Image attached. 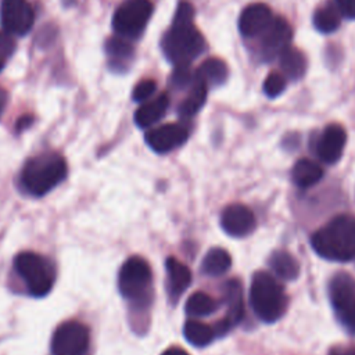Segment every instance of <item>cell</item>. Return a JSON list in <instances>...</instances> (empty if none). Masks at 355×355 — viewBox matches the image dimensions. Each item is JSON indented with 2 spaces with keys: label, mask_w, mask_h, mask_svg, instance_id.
Wrapping results in <instances>:
<instances>
[{
  "label": "cell",
  "mask_w": 355,
  "mask_h": 355,
  "mask_svg": "<svg viewBox=\"0 0 355 355\" xmlns=\"http://www.w3.org/2000/svg\"><path fill=\"white\" fill-rule=\"evenodd\" d=\"M313 250L323 258L348 262L355 258V218L338 215L313 233Z\"/></svg>",
  "instance_id": "obj_1"
},
{
  "label": "cell",
  "mask_w": 355,
  "mask_h": 355,
  "mask_svg": "<svg viewBox=\"0 0 355 355\" xmlns=\"http://www.w3.org/2000/svg\"><path fill=\"white\" fill-rule=\"evenodd\" d=\"M67 171V162L60 154H40L26 161L19 175V183L28 194L42 197L65 179Z\"/></svg>",
  "instance_id": "obj_2"
},
{
  "label": "cell",
  "mask_w": 355,
  "mask_h": 355,
  "mask_svg": "<svg viewBox=\"0 0 355 355\" xmlns=\"http://www.w3.org/2000/svg\"><path fill=\"white\" fill-rule=\"evenodd\" d=\"M161 47L165 57L175 65L190 64L204 51L205 42L193 21H172L171 29L162 37Z\"/></svg>",
  "instance_id": "obj_3"
},
{
  "label": "cell",
  "mask_w": 355,
  "mask_h": 355,
  "mask_svg": "<svg viewBox=\"0 0 355 355\" xmlns=\"http://www.w3.org/2000/svg\"><path fill=\"white\" fill-rule=\"evenodd\" d=\"M250 301L257 316L263 322H275L286 311L287 298L283 287L268 272H257L250 287Z\"/></svg>",
  "instance_id": "obj_4"
},
{
  "label": "cell",
  "mask_w": 355,
  "mask_h": 355,
  "mask_svg": "<svg viewBox=\"0 0 355 355\" xmlns=\"http://www.w3.org/2000/svg\"><path fill=\"white\" fill-rule=\"evenodd\" d=\"M14 268L32 295L43 297L53 288L55 270L43 255L32 251L19 252L14 259Z\"/></svg>",
  "instance_id": "obj_5"
},
{
  "label": "cell",
  "mask_w": 355,
  "mask_h": 355,
  "mask_svg": "<svg viewBox=\"0 0 355 355\" xmlns=\"http://www.w3.org/2000/svg\"><path fill=\"white\" fill-rule=\"evenodd\" d=\"M153 273L148 262L139 257L128 258L118 273V288L123 298L140 302L143 301L151 287Z\"/></svg>",
  "instance_id": "obj_6"
},
{
  "label": "cell",
  "mask_w": 355,
  "mask_h": 355,
  "mask_svg": "<svg viewBox=\"0 0 355 355\" xmlns=\"http://www.w3.org/2000/svg\"><path fill=\"white\" fill-rule=\"evenodd\" d=\"M153 12L150 0H125L114 12L112 28L126 39H136L144 31Z\"/></svg>",
  "instance_id": "obj_7"
},
{
  "label": "cell",
  "mask_w": 355,
  "mask_h": 355,
  "mask_svg": "<svg viewBox=\"0 0 355 355\" xmlns=\"http://www.w3.org/2000/svg\"><path fill=\"white\" fill-rule=\"evenodd\" d=\"M330 300L341 324L355 331V279L348 273H337L329 287Z\"/></svg>",
  "instance_id": "obj_8"
},
{
  "label": "cell",
  "mask_w": 355,
  "mask_h": 355,
  "mask_svg": "<svg viewBox=\"0 0 355 355\" xmlns=\"http://www.w3.org/2000/svg\"><path fill=\"white\" fill-rule=\"evenodd\" d=\"M89 347V327L78 320H67L58 324L51 338L53 355H86Z\"/></svg>",
  "instance_id": "obj_9"
},
{
  "label": "cell",
  "mask_w": 355,
  "mask_h": 355,
  "mask_svg": "<svg viewBox=\"0 0 355 355\" xmlns=\"http://www.w3.org/2000/svg\"><path fill=\"white\" fill-rule=\"evenodd\" d=\"M0 21L6 32L25 35L35 22V12L26 0H3L0 6Z\"/></svg>",
  "instance_id": "obj_10"
},
{
  "label": "cell",
  "mask_w": 355,
  "mask_h": 355,
  "mask_svg": "<svg viewBox=\"0 0 355 355\" xmlns=\"http://www.w3.org/2000/svg\"><path fill=\"white\" fill-rule=\"evenodd\" d=\"M189 137V130L182 123H165L148 130L144 136L146 143L155 153H169L180 147Z\"/></svg>",
  "instance_id": "obj_11"
},
{
  "label": "cell",
  "mask_w": 355,
  "mask_h": 355,
  "mask_svg": "<svg viewBox=\"0 0 355 355\" xmlns=\"http://www.w3.org/2000/svg\"><path fill=\"white\" fill-rule=\"evenodd\" d=\"M220 225L229 236L244 237L254 230L255 216L245 205L232 204L223 209Z\"/></svg>",
  "instance_id": "obj_12"
},
{
  "label": "cell",
  "mask_w": 355,
  "mask_h": 355,
  "mask_svg": "<svg viewBox=\"0 0 355 355\" xmlns=\"http://www.w3.org/2000/svg\"><path fill=\"white\" fill-rule=\"evenodd\" d=\"M272 19V11L266 4L254 3L243 10L239 18V29L243 36L254 37L262 35Z\"/></svg>",
  "instance_id": "obj_13"
},
{
  "label": "cell",
  "mask_w": 355,
  "mask_h": 355,
  "mask_svg": "<svg viewBox=\"0 0 355 355\" xmlns=\"http://www.w3.org/2000/svg\"><path fill=\"white\" fill-rule=\"evenodd\" d=\"M345 140H347V135H345V130L343 129V126H340L337 123L329 125L323 130V133L319 139V143H318L319 158L327 164H333V162L338 161L343 154Z\"/></svg>",
  "instance_id": "obj_14"
},
{
  "label": "cell",
  "mask_w": 355,
  "mask_h": 355,
  "mask_svg": "<svg viewBox=\"0 0 355 355\" xmlns=\"http://www.w3.org/2000/svg\"><path fill=\"white\" fill-rule=\"evenodd\" d=\"M291 37V28L288 22L282 18H273L265 32L261 35V46L265 55L282 53L288 44Z\"/></svg>",
  "instance_id": "obj_15"
},
{
  "label": "cell",
  "mask_w": 355,
  "mask_h": 355,
  "mask_svg": "<svg viewBox=\"0 0 355 355\" xmlns=\"http://www.w3.org/2000/svg\"><path fill=\"white\" fill-rule=\"evenodd\" d=\"M166 290L169 298L175 302L191 283L190 269L175 257L166 258Z\"/></svg>",
  "instance_id": "obj_16"
},
{
  "label": "cell",
  "mask_w": 355,
  "mask_h": 355,
  "mask_svg": "<svg viewBox=\"0 0 355 355\" xmlns=\"http://www.w3.org/2000/svg\"><path fill=\"white\" fill-rule=\"evenodd\" d=\"M169 105V97L166 93L159 94L158 97L146 101L135 112V122L139 128H148L158 122L166 112Z\"/></svg>",
  "instance_id": "obj_17"
},
{
  "label": "cell",
  "mask_w": 355,
  "mask_h": 355,
  "mask_svg": "<svg viewBox=\"0 0 355 355\" xmlns=\"http://www.w3.org/2000/svg\"><path fill=\"white\" fill-rule=\"evenodd\" d=\"M225 302L227 306L226 318L223 319L230 327L239 323L244 315L243 288L239 280L232 279L225 286Z\"/></svg>",
  "instance_id": "obj_18"
},
{
  "label": "cell",
  "mask_w": 355,
  "mask_h": 355,
  "mask_svg": "<svg viewBox=\"0 0 355 355\" xmlns=\"http://www.w3.org/2000/svg\"><path fill=\"white\" fill-rule=\"evenodd\" d=\"M207 92H208L207 83L204 80H201L200 78H197L194 73V80L191 83V89H190L189 94L186 96V98L179 105V110H178L179 115L183 118H190V116L196 115L205 103Z\"/></svg>",
  "instance_id": "obj_19"
},
{
  "label": "cell",
  "mask_w": 355,
  "mask_h": 355,
  "mask_svg": "<svg viewBox=\"0 0 355 355\" xmlns=\"http://www.w3.org/2000/svg\"><path fill=\"white\" fill-rule=\"evenodd\" d=\"M105 51L110 57V65L115 67L116 71L119 68H126L129 60L133 57V47L122 36L110 37L105 42Z\"/></svg>",
  "instance_id": "obj_20"
},
{
  "label": "cell",
  "mask_w": 355,
  "mask_h": 355,
  "mask_svg": "<svg viewBox=\"0 0 355 355\" xmlns=\"http://www.w3.org/2000/svg\"><path fill=\"white\" fill-rule=\"evenodd\" d=\"M322 176L323 169L320 168V165L306 158L300 159L291 171L293 182L300 187H311L315 183H318L322 179Z\"/></svg>",
  "instance_id": "obj_21"
},
{
  "label": "cell",
  "mask_w": 355,
  "mask_h": 355,
  "mask_svg": "<svg viewBox=\"0 0 355 355\" xmlns=\"http://www.w3.org/2000/svg\"><path fill=\"white\" fill-rule=\"evenodd\" d=\"M280 67L287 78L295 80L304 75L306 69V60L300 50L287 46L280 53Z\"/></svg>",
  "instance_id": "obj_22"
},
{
  "label": "cell",
  "mask_w": 355,
  "mask_h": 355,
  "mask_svg": "<svg viewBox=\"0 0 355 355\" xmlns=\"http://www.w3.org/2000/svg\"><path fill=\"white\" fill-rule=\"evenodd\" d=\"M232 265L230 254L223 248H211L201 263L202 273L208 276H220L229 270Z\"/></svg>",
  "instance_id": "obj_23"
},
{
  "label": "cell",
  "mask_w": 355,
  "mask_h": 355,
  "mask_svg": "<svg viewBox=\"0 0 355 355\" xmlns=\"http://www.w3.org/2000/svg\"><path fill=\"white\" fill-rule=\"evenodd\" d=\"M270 269L284 280H294L300 273L297 259L286 251H275L269 258Z\"/></svg>",
  "instance_id": "obj_24"
},
{
  "label": "cell",
  "mask_w": 355,
  "mask_h": 355,
  "mask_svg": "<svg viewBox=\"0 0 355 355\" xmlns=\"http://www.w3.org/2000/svg\"><path fill=\"white\" fill-rule=\"evenodd\" d=\"M196 76L204 80L207 86H218L226 80L227 67L219 58H208L200 65Z\"/></svg>",
  "instance_id": "obj_25"
},
{
  "label": "cell",
  "mask_w": 355,
  "mask_h": 355,
  "mask_svg": "<svg viewBox=\"0 0 355 355\" xmlns=\"http://www.w3.org/2000/svg\"><path fill=\"white\" fill-rule=\"evenodd\" d=\"M186 340L196 347H205L215 338V330L198 320H187L183 326Z\"/></svg>",
  "instance_id": "obj_26"
},
{
  "label": "cell",
  "mask_w": 355,
  "mask_h": 355,
  "mask_svg": "<svg viewBox=\"0 0 355 355\" xmlns=\"http://www.w3.org/2000/svg\"><path fill=\"white\" fill-rule=\"evenodd\" d=\"M216 308H218V305L212 297H209L208 294H205L202 291H197L187 298L184 311L189 316L202 318V316H208V315L214 313Z\"/></svg>",
  "instance_id": "obj_27"
},
{
  "label": "cell",
  "mask_w": 355,
  "mask_h": 355,
  "mask_svg": "<svg viewBox=\"0 0 355 355\" xmlns=\"http://www.w3.org/2000/svg\"><path fill=\"white\" fill-rule=\"evenodd\" d=\"M313 25L322 33H331L340 26V14L331 6L318 8L313 14Z\"/></svg>",
  "instance_id": "obj_28"
},
{
  "label": "cell",
  "mask_w": 355,
  "mask_h": 355,
  "mask_svg": "<svg viewBox=\"0 0 355 355\" xmlns=\"http://www.w3.org/2000/svg\"><path fill=\"white\" fill-rule=\"evenodd\" d=\"M284 89H286V79L282 75L272 72L266 76V79L263 82V92L268 97H270V98L277 97L279 94L283 93Z\"/></svg>",
  "instance_id": "obj_29"
},
{
  "label": "cell",
  "mask_w": 355,
  "mask_h": 355,
  "mask_svg": "<svg viewBox=\"0 0 355 355\" xmlns=\"http://www.w3.org/2000/svg\"><path fill=\"white\" fill-rule=\"evenodd\" d=\"M194 76L190 69V64H179L175 65L173 73H172V83L178 89H184L190 83H193Z\"/></svg>",
  "instance_id": "obj_30"
},
{
  "label": "cell",
  "mask_w": 355,
  "mask_h": 355,
  "mask_svg": "<svg viewBox=\"0 0 355 355\" xmlns=\"http://www.w3.org/2000/svg\"><path fill=\"white\" fill-rule=\"evenodd\" d=\"M15 50V40L8 32H0V71Z\"/></svg>",
  "instance_id": "obj_31"
},
{
  "label": "cell",
  "mask_w": 355,
  "mask_h": 355,
  "mask_svg": "<svg viewBox=\"0 0 355 355\" xmlns=\"http://www.w3.org/2000/svg\"><path fill=\"white\" fill-rule=\"evenodd\" d=\"M155 89H157V83L154 80H151V79L141 80L140 83H137L135 86L132 97L135 101H144L153 96Z\"/></svg>",
  "instance_id": "obj_32"
},
{
  "label": "cell",
  "mask_w": 355,
  "mask_h": 355,
  "mask_svg": "<svg viewBox=\"0 0 355 355\" xmlns=\"http://www.w3.org/2000/svg\"><path fill=\"white\" fill-rule=\"evenodd\" d=\"M338 10L347 18H355V0H336Z\"/></svg>",
  "instance_id": "obj_33"
},
{
  "label": "cell",
  "mask_w": 355,
  "mask_h": 355,
  "mask_svg": "<svg viewBox=\"0 0 355 355\" xmlns=\"http://www.w3.org/2000/svg\"><path fill=\"white\" fill-rule=\"evenodd\" d=\"M32 122H33V116H31V115H24V116H21V118L17 121V130L21 132V130L29 128V126L32 125Z\"/></svg>",
  "instance_id": "obj_34"
},
{
  "label": "cell",
  "mask_w": 355,
  "mask_h": 355,
  "mask_svg": "<svg viewBox=\"0 0 355 355\" xmlns=\"http://www.w3.org/2000/svg\"><path fill=\"white\" fill-rule=\"evenodd\" d=\"M6 105H7V92L0 87V116L3 115Z\"/></svg>",
  "instance_id": "obj_35"
},
{
  "label": "cell",
  "mask_w": 355,
  "mask_h": 355,
  "mask_svg": "<svg viewBox=\"0 0 355 355\" xmlns=\"http://www.w3.org/2000/svg\"><path fill=\"white\" fill-rule=\"evenodd\" d=\"M161 355H189L186 351L178 348V347H173V348H168L165 352H162Z\"/></svg>",
  "instance_id": "obj_36"
},
{
  "label": "cell",
  "mask_w": 355,
  "mask_h": 355,
  "mask_svg": "<svg viewBox=\"0 0 355 355\" xmlns=\"http://www.w3.org/2000/svg\"><path fill=\"white\" fill-rule=\"evenodd\" d=\"M331 355H355V352H352V351H336V352H331Z\"/></svg>",
  "instance_id": "obj_37"
}]
</instances>
